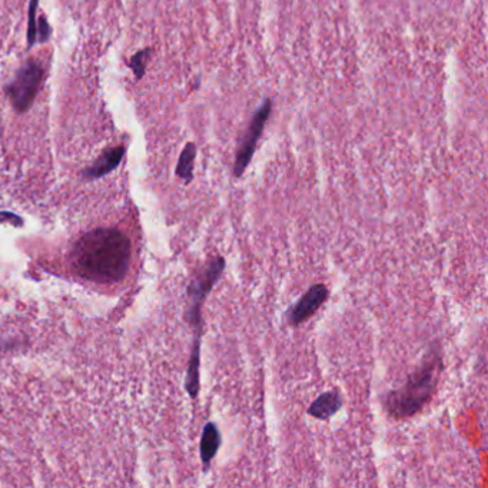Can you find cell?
<instances>
[{
    "label": "cell",
    "instance_id": "obj_1",
    "mask_svg": "<svg viewBox=\"0 0 488 488\" xmlns=\"http://www.w3.org/2000/svg\"><path fill=\"white\" fill-rule=\"evenodd\" d=\"M71 259L79 276L88 281L118 282L125 278L129 268L130 242L118 229H95L75 244Z\"/></svg>",
    "mask_w": 488,
    "mask_h": 488
},
{
    "label": "cell",
    "instance_id": "obj_2",
    "mask_svg": "<svg viewBox=\"0 0 488 488\" xmlns=\"http://www.w3.org/2000/svg\"><path fill=\"white\" fill-rule=\"evenodd\" d=\"M441 370V360L431 357L408 381L385 397V408L395 418H407L418 412L431 398Z\"/></svg>",
    "mask_w": 488,
    "mask_h": 488
},
{
    "label": "cell",
    "instance_id": "obj_3",
    "mask_svg": "<svg viewBox=\"0 0 488 488\" xmlns=\"http://www.w3.org/2000/svg\"><path fill=\"white\" fill-rule=\"evenodd\" d=\"M225 259L222 256H215L211 259L204 269L192 279L188 286V309L187 319L195 331V338H201L202 334V305L205 298L211 294L217 282L221 279L225 271Z\"/></svg>",
    "mask_w": 488,
    "mask_h": 488
},
{
    "label": "cell",
    "instance_id": "obj_4",
    "mask_svg": "<svg viewBox=\"0 0 488 488\" xmlns=\"http://www.w3.org/2000/svg\"><path fill=\"white\" fill-rule=\"evenodd\" d=\"M43 73L42 65L36 61L26 62L16 73L15 79L8 86V95L18 112H26L33 105L42 85Z\"/></svg>",
    "mask_w": 488,
    "mask_h": 488
},
{
    "label": "cell",
    "instance_id": "obj_5",
    "mask_svg": "<svg viewBox=\"0 0 488 488\" xmlns=\"http://www.w3.org/2000/svg\"><path fill=\"white\" fill-rule=\"evenodd\" d=\"M272 112V100L266 99L264 102V105L255 112L251 125L248 128V132L239 146V150L235 156V162H234V177L239 178L244 175V172L246 171L248 165L251 164L252 156L255 153L256 149V143L264 132L265 123L269 119Z\"/></svg>",
    "mask_w": 488,
    "mask_h": 488
},
{
    "label": "cell",
    "instance_id": "obj_6",
    "mask_svg": "<svg viewBox=\"0 0 488 488\" xmlns=\"http://www.w3.org/2000/svg\"><path fill=\"white\" fill-rule=\"evenodd\" d=\"M330 292L328 288L323 284H316L311 286L288 311L286 319L289 325H296L308 321L319 308L321 305L328 299Z\"/></svg>",
    "mask_w": 488,
    "mask_h": 488
},
{
    "label": "cell",
    "instance_id": "obj_7",
    "mask_svg": "<svg viewBox=\"0 0 488 488\" xmlns=\"http://www.w3.org/2000/svg\"><path fill=\"white\" fill-rule=\"evenodd\" d=\"M343 407V398L337 391H327L321 394L308 408V414L318 420H328L337 414Z\"/></svg>",
    "mask_w": 488,
    "mask_h": 488
},
{
    "label": "cell",
    "instance_id": "obj_8",
    "mask_svg": "<svg viewBox=\"0 0 488 488\" xmlns=\"http://www.w3.org/2000/svg\"><path fill=\"white\" fill-rule=\"evenodd\" d=\"M123 155H125V147L122 146L106 150L89 170L85 171V177L89 180H98L108 175L116 167H119Z\"/></svg>",
    "mask_w": 488,
    "mask_h": 488
},
{
    "label": "cell",
    "instance_id": "obj_9",
    "mask_svg": "<svg viewBox=\"0 0 488 488\" xmlns=\"http://www.w3.org/2000/svg\"><path fill=\"white\" fill-rule=\"evenodd\" d=\"M222 442L221 432L214 422H208L204 427L202 437H201V445H199V452H201V460L205 465V468L209 467L211 461L215 458L219 447Z\"/></svg>",
    "mask_w": 488,
    "mask_h": 488
},
{
    "label": "cell",
    "instance_id": "obj_10",
    "mask_svg": "<svg viewBox=\"0 0 488 488\" xmlns=\"http://www.w3.org/2000/svg\"><path fill=\"white\" fill-rule=\"evenodd\" d=\"M199 368H201V340L194 341V348L190 357L185 388L192 398H197L199 394Z\"/></svg>",
    "mask_w": 488,
    "mask_h": 488
},
{
    "label": "cell",
    "instance_id": "obj_11",
    "mask_svg": "<svg viewBox=\"0 0 488 488\" xmlns=\"http://www.w3.org/2000/svg\"><path fill=\"white\" fill-rule=\"evenodd\" d=\"M195 156H197V147L194 143H188L178 160L177 165V175L184 180L187 184L192 181L194 178V164H195Z\"/></svg>",
    "mask_w": 488,
    "mask_h": 488
},
{
    "label": "cell",
    "instance_id": "obj_12",
    "mask_svg": "<svg viewBox=\"0 0 488 488\" xmlns=\"http://www.w3.org/2000/svg\"><path fill=\"white\" fill-rule=\"evenodd\" d=\"M152 51L150 49H143L140 52H137L129 62V66L130 69L133 71L135 76L137 79H140L143 75H145V71H146V65L149 62V56H150Z\"/></svg>",
    "mask_w": 488,
    "mask_h": 488
},
{
    "label": "cell",
    "instance_id": "obj_13",
    "mask_svg": "<svg viewBox=\"0 0 488 488\" xmlns=\"http://www.w3.org/2000/svg\"><path fill=\"white\" fill-rule=\"evenodd\" d=\"M49 33H51V29H49V25L46 24V19L41 18L39 24H38V38H39V41L45 42L49 38Z\"/></svg>",
    "mask_w": 488,
    "mask_h": 488
},
{
    "label": "cell",
    "instance_id": "obj_14",
    "mask_svg": "<svg viewBox=\"0 0 488 488\" xmlns=\"http://www.w3.org/2000/svg\"><path fill=\"white\" fill-rule=\"evenodd\" d=\"M33 2H38V0H33Z\"/></svg>",
    "mask_w": 488,
    "mask_h": 488
}]
</instances>
